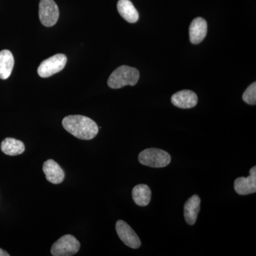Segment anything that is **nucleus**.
<instances>
[{
  "instance_id": "1",
  "label": "nucleus",
  "mask_w": 256,
  "mask_h": 256,
  "mask_svg": "<svg viewBox=\"0 0 256 256\" xmlns=\"http://www.w3.org/2000/svg\"><path fill=\"white\" fill-rule=\"evenodd\" d=\"M62 124L67 132L82 140L94 139L99 130L95 121L80 114L66 116L62 121Z\"/></svg>"
},
{
  "instance_id": "2",
  "label": "nucleus",
  "mask_w": 256,
  "mask_h": 256,
  "mask_svg": "<svg viewBox=\"0 0 256 256\" xmlns=\"http://www.w3.org/2000/svg\"><path fill=\"white\" fill-rule=\"evenodd\" d=\"M140 73L137 68L128 66H121L111 74L108 80V85L112 89H119L126 86H133L137 84Z\"/></svg>"
},
{
  "instance_id": "3",
  "label": "nucleus",
  "mask_w": 256,
  "mask_h": 256,
  "mask_svg": "<svg viewBox=\"0 0 256 256\" xmlns=\"http://www.w3.org/2000/svg\"><path fill=\"white\" fill-rule=\"evenodd\" d=\"M140 162L146 166L162 168L168 166L171 162L169 153L158 148H150L141 152L138 156Z\"/></svg>"
},
{
  "instance_id": "4",
  "label": "nucleus",
  "mask_w": 256,
  "mask_h": 256,
  "mask_svg": "<svg viewBox=\"0 0 256 256\" xmlns=\"http://www.w3.org/2000/svg\"><path fill=\"white\" fill-rule=\"evenodd\" d=\"M80 242L74 236L65 235L52 246L50 254L54 256H70L75 255L80 249Z\"/></svg>"
},
{
  "instance_id": "5",
  "label": "nucleus",
  "mask_w": 256,
  "mask_h": 256,
  "mask_svg": "<svg viewBox=\"0 0 256 256\" xmlns=\"http://www.w3.org/2000/svg\"><path fill=\"white\" fill-rule=\"evenodd\" d=\"M67 57L62 54H56L42 62L38 66V76L42 78H48L54 74L62 72L66 66Z\"/></svg>"
},
{
  "instance_id": "6",
  "label": "nucleus",
  "mask_w": 256,
  "mask_h": 256,
  "mask_svg": "<svg viewBox=\"0 0 256 256\" xmlns=\"http://www.w3.org/2000/svg\"><path fill=\"white\" fill-rule=\"evenodd\" d=\"M40 18L44 26L50 28L56 24L60 18V10L54 0H41Z\"/></svg>"
},
{
  "instance_id": "7",
  "label": "nucleus",
  "mask_w": 256,
  "mask_h": 256,
  "mask_svg": "<svg viewBox=\"0 0 256 256\" xmlns=\"http://www.w3.org/2000/svg\"><path fill=\"white\" fill-rule=\"evenodd\" d=\"M116 228L119 238L127 246L134 249L140 247V239L126 222L122 220H118Z\"/></svg>"
},
{
  "instance_id": "8",
  "label": "nucleus",
  "mask_w": 256,
  "mask_h": 256,
  "mask_svg": "<svg viewBox=\"0 0 256 256\" xmlns=\"http://www.w3.org/2000/svg\"><path fill=\"white\" fill-rule=\"evenodd\" d=\"M172 102L173 105L180 108H192L196 106L198 97L196 94L192 90H181L172 96Z\"/></svg>"
},
{
  "instance_id": "9",
  "label": "nucleus",
  "mask_w": 256,
  "mask_h": 256,
  "mask_svg": "<svg viewBox=\"0 0 256 256\" xmlns=\"http://www.w3.org/2000/svg\"><path fill=\"white\" fill-rule=\"evenodd\" d=\"M43 172L46 175V180L54 184L63 182L65 178L63 169L53 160H48L44 163Z\"/></svg>"
},
{
  "instance_id": "10",
  "label": "nucleus",
  "mask_w": 256,
  "mask_h": 256,
  "mask_svg": "<svg viewBox=\"0 0 256 256\" xmlns=\"http://www.w3.org/2000/svg\"><path fill=\"white\" fill-rule=\"evenodd\" d=\"M207 34L206 20L197 18L192 21L190 26V42L194 44H198L204 40Z\"/></svg>"
},
{
  "instance_id": "11",
  "label": "nucleus",
  "mask_w": 256,
  "mask_h": 256,
  "mask_svg": "<svg viewBox=\"0 0 256 256\" xmlns=\"http://www.w3.org/2000/svg\"><path fill=\"white\" fill-rule=\"evenodd\" d=\"M201 200L197 195H194L186 202L184 210V218L186 223L190 225H194L196 223L198 212L200 210Z\"/></svg>"
},
{
  "instance_id": "12",
  "label": "nucleus",
  "mask_w": 256,
  "mask_h": 256,
  "mask_svg": "<svg viewBox=\"0 0 256 256\" xmlns=\"http://www.w3.org/2000/svg\"><path fill=\"white\" fill-rule=\"evenodd\" d=\"M234 188L239 195H248L256 193V176L250 175L247 178H239L234 182Z\"/></svg>"
},
{
  "instance_id": "13",
  "label": "nucleus",
  "mask_w": 256,
  "mask_h": 256,
  "mask_svg": "<svg viewBox=\"0 0 256 256\" xmlns=\"http://www.w3.org/2000/svg\"><path fill=\"white\" fill-rule=\"evenodd\" d=\"M119 14L129 23L137 22L139 13L130 0H119L117 5Z\"/></svg>"
},
{
  "instance_id": "14",
  "label": "nucleus",
  "mask_w": 256,
  "mask_h": 256,
  "mask_svg": "<svg viewBox=\"0 0 256 256\" xmlns=\"http://www.w3.org/2000/svg\"><path fill=\"white\" fill-rule=\"evenodd\" d=\"M14 60L9 50L0 52V78L6 80L10 76L14 68Z\"/></svg>"
},
{
  "instance_id": "15",
  "label": "nucleus",
  "mask_w": 256,
  "mask_h": 256,
  "mask_svg": "<svg viewBox=\"0 0 256 256\" xmlns=\"http://www.w3.org/2000/svg\"><path fill=\"white\" fill-rule=\"evenodd\" d=\"M1 150L6 156H20L25 151V146L22 141L14 138H6L1 143Z\"/></svg>"
},
{
  "instance_id": "16",
  "label": "nucleus",
  "mask_w": 256,
  "mask_h": 256,
  "mask_svg": "<svg viewBox=\"0 0 256 256\" xmlns=\"http://www.w3.org/2000/svg\"><path fill=\"white\" fill-rule=\"evenodd\" d=\"M132 196L134 203L138 206H148L151 200L150 188L146 184H138L133 188Z\"/></svg>"
},
{
  "instance_id": "17",
  "label": "nucleus",
  "mask_w": 256,
  "mask_h": 256,
  "mask_svg": "<svg viewBox=\"0 0 256 256\" xmlns=\"http://www.w3.org/2000/svg\"><path fill=\"white\" fill-rule=\"evenodd\" d=\"M242 100L249 105H256V82L247 88L242 95Z\"/></svg>"
},
{
  "instance_id": "18",
  "label": "nucleus",
  "mask_w": 256,
  "mask_h": 256,
  "mask_svg": "<svg viewBox=\"0 0 256 256\" xmlns=\"http://www.w3.org/2000/svg\"><path fill=\"white\" fill-rule=\"evenodd\" d=\"M0 256H10V254L2 249L0 248Z\"/></svg>"
},
{
  "instance_id": "19",
  "label": "nucleus",
  "mask_w": 256,
  "mask_h": 256,
  "mask_svg": "<svg viewBox=\"0 0 256 256\" xmlns=\"http://www.w3.org/2000/svg\"><path fill=\"white\" fill-rule=\"evenodd\" d=\"M249 172H250V175H255L256 176V166H252L250 171H249Z\"/></svg>"
}]
</instances>
